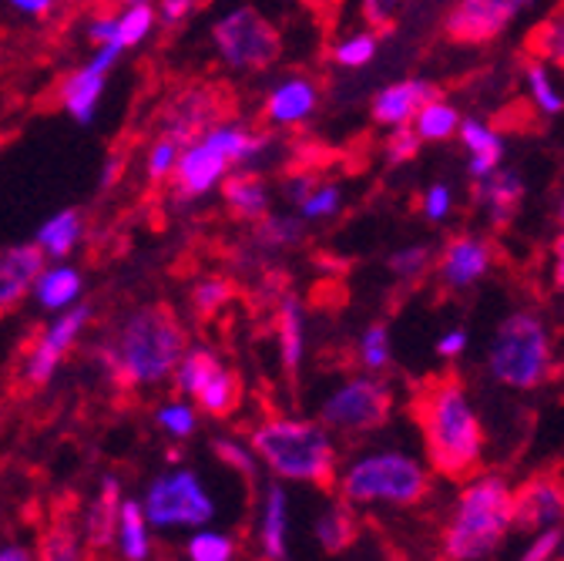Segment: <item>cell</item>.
<instances>
[{
    "instance_id": "5",
    "label": "cell",
    "mask_w": 564,
    "mask_h": 561,
    "mask_svg": "<svg viewBox=\"0 0 564 561\" xmlns=\"http://www.w3.org/2000/svg\"><path fill=\"white\" fill-rule=\"evenodd\" d=\"M434 490L431 467L406 451H370L352 461L339 477V498L349 505H390L413 508Z\"/></svg>"
},
{
    "instance_id": "15",
    "label": "cell",
    "mask_w": 564,
    "mask_h": 561,
    "mask_svg": "<svg viewBox=\"0 0 564 561\" xmlns=\"http://www.w3.org/2000/svg\"><path fill=\"white\" fill-rule=\"evenodd\" d=\"M44 256L47 252L41 242L0 249V316L11 313L28 296V290L37 287L44 272Z\"/></svg>"
},
{
    "instance_id": "53",
    "label": "cell",
    "mask_w": 564,
    "mask_h": 561,
    "mask_svg": "<svg viewBox=\"0 0 564 561\" xmlns=\"http://www.w3.org/2000/svg\"><path fill=\"white\" fill-rule=\"evenodd\" d=\"M464 349H467V333L464 330H447L437 339V357H444V360H457Z\"/></svg>"
},
{
    "instance_id": "14",
    "label": "cell",
    "mask_w": 564,
    "mask_h": 561,
    "mask_svg": "<svg viewBox=\"0 0 564 561\" xmlns=\"http://www.w3.org/2000/svg\"><path fill=\"white\" fill-rule=\"evenodd\" d=\"M121 51H124V47H121L118 41H108V44L98 47V54H95V61H91L88 67H82V72H75L70 78H64V85H61V101H64L67 115L75 118V121L88 125V121L95 118L98 98H101V91H105V75L111 72V64L118 61Z\"/></svg>"
},
{
    "instance_id": "6",
    "label": "cell",
    "mask_w": 564,
    "mask_h": 561,
    "mask_svg": "<svg viewBox=\"0 0 564 561\" xmlns=\"http://www.w3.org/2000/svg\"><path fill=\"white\" fill-rule=\"evenodd\" d=\"M487 374L508 390H538L554 374L551 333L538 313L518 310L505 316L487 346Z\"/></svg>"
},
{
    "instance_id": "46",
    "label": "cell",
    "mask_w": 564,
    "mask_h": 561,
    "mask_svg": "<svg viewBox=\"0 0 564 561\" xmlns=\"http://www.w3.org/2000/svg\"><path fill=\"white\" fill-rule=\"evenodd\" d=\"M561 541H564V525H547L541 531H534V541L524 548V561H547V558H557L561 551Z\"/></svg>"
},
{
    "instance_id": "44",
    "label": "cell",
    "mask_w": 564,
    "mask_h": 561,
    "mask_svg": "<svg viewBox=\"0 0 564 561\" xmlns=\"http://www.w3.org/2000/svg\"><path fill=\"white\" fill-rule=\"evenodd\" d=\"M178 159H182V145L175 142V138H169V134H162L159 142L152 145V152H149V179L152 182H165V179H172L175 175V169H178Z\"/></svg>"
},
{
    "instance_id": "2",
    "label": "cell",
    "mask_w": 564,
    "mask_h": 561,
    "mask_svg": "<svg viewBox=\"0 0 564 561\" xmlns=\"http://www.w3.org/2000/svg\"><path fill=\"white\" fill-rule=\"evenodd\" d=\"M185 354H188V336L175 310L165 303H152L134 310L124 320L118 343L105 349L101 360L115 377V384L145 387L172 377Z\"/></svg>"
},
{
    "instance_id": "24",
    "label": "cell",
    "mask_w": 564,
    "mask_h": 561,
    "mask_svg": "<svg viewBox=\"0 0 564 561\" xmlns=\"http://www.w3.org/2000/svg\"><path fill=\"white\" fill-rule=\"evenodd\" d=\"M290 518V498L282 484H269L265 487V501H262V518H259V551L265 558H286V521Z\"/></svg>"
},
{
    "instance_id": "11",
    "label": "cell",
    "mask_w": 564,
    "mask_h": 561,
    "mask_svg": "<svg viewBox=\"0 0 564 561\" xmlns=\"http://www.w3.org/2000/svg\"><path fill=\"white\" fill-rule=\"evenodd\" d=\"M528 8L531 0H457L444 21V34L454 44L480 47L498 41Z\"/></svg>"
},
{
    "instance_id": "4",
    "label": "cell",
    "mask_w": 564,
    "mask_h": 561,
    "mask_svg": "<svg viewBox=\"0 0 564 561\" xmlns=\"http://www.w3.org/2000/svg\"><path fill=\"white\" fill-rule=\"evenodd\" d=\"M259 461L279 477L329 490L339 484L336 477V444L329 428L300 417H265L249 434Z\"/></svg>"
},
{
    "instance_id": "57",
    "label": "cell",
    "mask_w": 564,
    "mask_h": 561,
    "mask_svg": "<svg viewBox=\"0 0 564 561\" xmlns=\"http://www.w3.org/2000/svg\"><path fill=\"white\" fill-rule=\"evenodd\" d=\"M24 558H31V551H24V548H4V551H0V561H24Z\"/></svg>"
},
{
    "instance_id": "47",
    "label": "cell",
    "mask_w": 564,
    "mask_h": 561,
    "mask_svg": "<svg viewBox=\"0 0 564 561\" xmlns=\"http://www.w3.org/2000/svg\"><path fill=\"white\" fill-rule=\"evenodd\" d=\"M159 424L175 438H188L195 431V410L188 403H169L159 410Z\"/></svg>"
},
{
    "instance_id": "34",
    "label": "cell",
    "mask_w": 564,
    "mask_h": 561,
    "mask_svg": "<svg viewBox=\"0 0 564 561\" xmlns=\"http://www.w3.org/2000/svg\"><path fill=\"white\" fill-rule=\"evenodd\" d=\"M303 236H306V229H303V219H296V216H269L265 213L256 223V242L265 249H290Z\"/></svg>"
},
{
    "instance_id": "32",
    "label": "cell",
    "mask_w": 564,
    "mask_h": 561,
    "mask_svg": "<svg viewBox=\"0 0 564 561\" xmlns=\"http://www.w3.org/2000/svg\"><path fill=\"white\" fill-rule=\"evenodd\" d=\"M78 236H82V213H78V208H64V213H57L54 219H47L41 226L37 242L51 256H67L70 249H75Z\"/></svg>"
},
{
    "instance_id": "36",
    "label": "cell",
    "mask_w": 564,
    "mask_h": 561,
    "mask_svg": "<svg viewBox=\"0 0 564 561\" xmlns=\"http://www.w3.org/2000/svg\"><path fill=\"white\" fill-rule=\"evenodd\" d=\"M152 28H155V8L152 4H131V8H124V14L115 24V41L121 47H134L152 34Z\"/></svg>"
},
{
    "instance_id": "45",
    "label": "cell",
    "mask_w": 564,
    "mask_h": 561,
    "mask_svg": "<svg viewBox=\"0 0 564 561\" xmlns=\"http://www.w3.org/2000/svg\"><path fill=\"white\" fill-rule=\"evenodd\" d=\"M212 451H216V457L223 461V464H229L232 471H239L242 477H252L256 474V451H252V444L249 447H242L239 441H232V438H223V441H216L212 444Z\"/></svg>"
},
{
    "instance_id": "13",
    "label": "cell",
    "mask_w": 564,
    "mask_h": 561,
    "mask_svg": "<svg viewBox=\"0 0 564 561\" xmlns=\"http://www.w3.org/2000/svg\"><path fill=\"white\" fill-rule=\"evenodd\" d=\"M490 266H494V242L484 239V236H470V233L454 236V239L444 246L441 262H437V269H441V283H444L447 290H454V293L477 287L480 279L490 272Z\"/></svg>"
},
{
    "instance_id": "25",
    "label": "cell",
    "mask_w": 564,
    "mask_h": 561,
    "mask_svg": "<svg viewBox=\"0 0 564 561\" xmlns=\"http://www.w3.org/2000/svg\"><path fill=\"white\" fill-rule=\"evenodd\" d=\"M357 505H349L346 498H339V501H333L319 518H316V528H313V535H316V541H319V548L326 551V554H339V551H346L352 541H357V535H360V518H357V511H352Z\"/></svg>"
},
{
    "instance_id": "48",
    "label": "cell",
    "mask_w": 564,
    "mask_h": 561,
    "mask_svg": "<svg viewBox=\"0 0 564 561\" xmlns=\"http://www.w3.org/2000/svg\"><path fill=\"white\" fill-rule=\"evenodd\" d=\"M451 205H454V195H451V188L444 182H434L427 188V195H423V213H427V219H434V223L447 219Z\"/></svg>"
},
{
    "instance_id": "59",
    "label": "cell",
    "mask_w": 564,
    "mask_h": 561,
    "mask_svg": "<svg viewBox=\"0 0 564 561\" xmlns=\"http://www.w3.org/2000/svg\"><path fill=\"white\" fill-rule=\"evenodd\" d=\"M131 4H152V0H124V8H131Z\"/></svg>"
},
{
    "instance_id": "39",
    "label": "cell",
    "mask_w": 564,
    "mask_h": 561,
    "mask_svg": "<svg viewBox=\"0 0 564 561\" xmlns=\"http://www.w3.org/2000/svg\"><path fill=\"white\" fill-rule=\"evenodd\" d=\"M232 283L223 276H212V279H202V283L192 290V310L208 320V316H216L226 303H232Z\"/></svg>"
},
{
    "instance_id": "58",
    "label": "cell",
    "mask_w": 564,
    "mask_h": 561,
    "mask_svg": "<svg viewBox=\"0 0 564 561\" xmlns=\"http://www.w3.org/2000/svg\"><path fill=\"white\" fill-rule=\"evenodd\" d=\"M557 223L564 226V195H561V202H557Z\"/></svg>"
},
{
    "instance_id": "55",
    "label": "cell",
    "mask_w": 564,
    "mask_h": 561,
    "mask_svg": "<svg viewBox=\"0 0 564 561\" xmlns=\"http://www.w3.org/2000/svg\"><path fill=\"white\" fill-rule=\"evenodd\" d=\"M554 287L564 293V233L554 239Z\"/></svg>"
},
{
    "instance_id": "3",
    "label": "cell",
    "mask_w": 564,
    "mask_h": 561,
    "mask_svg": "<svg viewBox=\"0 0 564 561\" xmlns=\"http://www.w3.org/2000/svg\"><path fill=\"white\" fill-rule=\"evenodd\" d=\"M514 528V487L501 474L467 477L454 515L441 538V554L451 561H480L498 554Z\"/></svg>"
},
{
    "instance_id": "52",
    "label": "cell",
    "mask_w": 564,
    "mask_h": 561,
    "mask_svg": "<svg viewBox=\"0 0 564 561\" xmlns=\"http://www.w3.org/2000/svg\"><path fill=\"white\" fill-rule=\"evenodd\" d=\"M316 185H319V175H313V172H296V175L286 179V198L300 205Z\"/></svg>"
},
{
    "instance_id": "7",
    "label": "cell",
    "mask_w": 564,
    "mask_h": 561,
    "mask_svg": "<svg viewBox=\"0 0 564 561\" xmlns=\"http://www.w3.org/2000/svg\"><path fill=\"white\" fill-rule=\"evenodd\" d=\"M269 149V138L246 125H216L182 149L178 169L172 175L182 198H198L208 188L223 185L232 165H252Z\"/></svg>"
},
{
    "instance_id": "9",
    "label": "cell",
    "mask_w": 564,
    "mask_h": 561,
    "mask_svg": "<svg viewBox=\"0 0 564 561\" xmlns=\"http://www.w3.org/2000/svg\"><path fill=\"white\" fill-rule=\"evenodd\" d=\"M393 413V390L370 377H352L343 387H336L323 403H319V424L329 428V434H370L380 431Z\"/></svg>"
},
{
    "instance_id": "18",
    "label": "cell",
    "mask_w": 564,
    "mask_h": 561,
    "mask_svg": "<svg viewBox=\"0 0 564 561\" xmlns=\"http://www.w3.org/2000/svg\"><path fill=\"white\" fill-rule=\"evenodd\" d=\"M431 98H437V88L431 82H420V78L393 82V85H387L373 98V121L387 125V128L410 125L416 118V111L427 105Z\"/></svg>"
},
{
    "instance_id": "16",
    "label": "cell",
    "mask_w": 564,
    "mask_h": 561,
    "mask_svg": "<svg viewBox=\"0 0 564 561\" xmlns=\"http://www.w3.org/2000/svg\"><path fill=\"white\" fill-rule=\"evenodd\" d=\"M219 115H223V101H219L216 91H208V88H192V91H185V95L165 111L162 134L175 138V142L185 149V145L195 142V138H202L212 125H216Z\"/></svg>"
},
{
    "instance_id": "51",
    "label": "cell",
    "mask_w": 564,
    "mask_h": 561,
    "mask_svg": "<svg viewBox=\"0 0 564 561\" xmlns=\"http://www.w3.org/2000/svg\"><path fill=\"white\" fill-rule=\"evenodd\" d=\"M198 4H202V0H159V14H162L165 24H178V21H185Z\"/></svg>"
},
{
    "instance_id": "12",
    "label": "cell",
    "mask_w": 564,
    "mask_h": 561,
    "mask_svg": "<svg viewBox=\"0 0 564 561\" xmlns=\"http://www.w3.org/2000/svg\"><path fill=\"white\" fill-rule=\"evenodd\" d=\"M547 525H564V471H541L514 487V528L541 531Z\"/></svg>"
},
{
    "instance_id": "49",
    "label": "cell",
    "mask_w": 564,
    "mask_h": 561,
    "mask_svg": "<svg viewBox=\"0 0 564 561\" xmlns=\"http://www.w3.org/2000/svg\"><path fill=\"white\" fill-rule=\"evenodd\" d=\"M397 8H400V0H364V21L373 31H387L397 18Z\"/></svg>"
},
{
    "instance_id": "42",
    "label": "cell",
    "mask_w": 564,
    "mask_h": 561,
    "mask_svg": "<svg viewBox=\"0 0 564 561\" xmlns=\"http://www.w3.org/2000/svg\"><path fill=\"white\" fill-rule=\"evenodd\" d=\"M420 145H423V138L416 134L413 125H397V128H390V138H387L383 152H387L390 165H406V162L416 159Z\"/></svg>"
},
{
    "instance_id": "56",
    "label": "cell",
    "mask_w": 564,
    "mask_h": 561,
    "mask_svg": "<svg viewBox=\"0 0 564 561\" xmlns=\"http://www.w3.org/2000/svg\"><path fill=\"white\" fill-rule=\"evenodd\" d=\"M11 4L24 14H47L54 0H11Z\"/></svg>"
},
{
    "instance_id": "60",
    "label": "cell",
    "mask_w": 564,
    "mask_h": 561,
    "mask_svg": "<svg viewBox=\"0 0 564 561\" xmlns=\"http://www.w3.org/2000/svg\"><path fill=\"white\" fill-rule=\"evenodd\" d=\"M557 558H564V541H561V551H557Z\"/></svg>"
},
{
    "instance_id": "21",
    "label": "cell",
    "mask_w": 564,
    "mask_h": 561,
    "mask_svg": "<svg viewBox=\"0 0 564 561\" xmlns=\"http://www.w3.org/2000/svg\"><path fill=\"white\" fill-rule=\"evenodd\" d=\"M275 336H279V360L290 380L300 377L303 357H306V313L296 296H286L279 303L275 316Z\"/></svg>"
},
{
    "instance_id": "54",
    "label": "cell",
    "mask_w": 564,
    "mask_h": 561,
    "mask_svg": "<svg viewBox=\"0 0 564 561\" xmlns=\"http://www.w3.org/2000/svg\"><path fill=\"white\" fill-rule=\"evenodd\" d=\"M115 24H118V18L95 21V24H91V41H95V44H108V41H115Z\"/></svg>"
},
{
    "instance_id": "40",
    "label": "cell",
    "mask_w": 564,
    "mask_h": 561,
    "mask_svg": "<svg viewBox=\"0 0 564 561\" xmlns=\"http://www.w3.org/2000/svg\"><path fill=\"white\" fill-rule=\"evenodd\" d=\"M377 47H380L377 34H357V37H346L343 44H336L333 61L339 67H352V72H357V67H367L377 57Z\"/></svg>"
},
{
    "instance_id": "41",
    "label": "cell",
    "mask_w": 564,
    "mask_h": 561,
    "mask_svg": "<svg viewBox=\"0 0 564 561\" xmlns=\"http://www.w3.org/2000/svg\"><path fill=\"white\" fill-rule=\"evenodd\" d=\"M339 202H343L339 188L329 185V182H319L296 208H300V216H303V219H329V216L339 213Z\"/></svg>"
},
{
    "instance_id": "33",
    "label": "cell",
    "mask_w": 564,
    "mask_h": 561,
    "mask_svg": "<svg viewBox=\"0 0 564 561\" xmlns=\"http://www.w3.org/2000/svg\"><path fill=\"white\" fill-rule=\"evenodd\" d=\"M528 47H531L534 57L551 61V64H557L561 72H564V11H557V14H551L547 21H541V24L531 31Z\"/></svg>"
},
{
    "instance_id": "38",
    "label": "cell",
    "mask_w": 564,
    "mask_h": 561,
    "mask_svg": "<svg viewBox=\"0 0 564 561\" xmlns=\"http://www.w3.org/2000/svg\"><path fill=\"white\" fill-rule=\"evenodd\" d=\"M185 554L192 561H229L236 558V541L223 531H212V528H202L188 538V548Z\"/></svg>"
},
{
    "instance_id": "23",
    "label": "cell",
    "mask_w": 564,
    "mask_h": 561,
    "mask_svg": "<svg viewBox=\"0 0 564 561\" xmlns=\"http://www.w3.org/2000/svg\"><path fill=\"white\" fill-rule=\"evenodd\" d=\"M460 142L470 155V179H487L505 162V138L484 121H460Z\"/></svg>"
},
{
    "instance_id": "28",
    "label": "cell",
    "mask_w": 564,
    "mask_h": 561,
    "mask_svg": "<svg viewBox=\"0 0 564 561\" xmlns=\"http://www.w3.org/2000/svg\"><path fill=\"white\" fill-rule=\"evenodd\" d=\"M149 515H145V505L138 501H124L121 505V518H118V544H121V554L128 561H141L152 554V544H149Z\"/></svg>"
},
{
    "instance_id": "35",
    "label": "cell",
    "mask_w": 564,
    "mask_h": 561,
    "mask_svg": "<svg viewBox=\"0 0 564 561\" xmlns=\"http://www.w3.org/2000/svg\"><path fill=\"white\" fill-rule=\"evenodd\" d=\"M524 82L531 88V98H534V108L544 111V115H561L564 111V95L554 88L551 75H547V67L541 57H531L524 64Z\"/></svg>"
},
{
    "instance_id": "31",
    "label": "cell",
    "mask_w": 564,
    "mask_h": 561,
    "mask_svg": "<svg viewBox=\"0 0 564 561\" xmlns=\"http://www.w3.org/2000/svg\"><path fill=\"white\" fill-rule=\"evenodd\" d=\"M219 370H223L219 354H212V349H188V354L182 357V364H178V370H175V384H178L182 393L195 397Z\"/></svg>"
},
{
    "instance_id": "17",
    "label": "cell",
    "mask_w": 564,
    "mask_h": 561,
    "mask_svg": "<svg viewBox=\"0 0 564 561\" xmlns=\"http://www.w3.org/2000/svg\"><path fill=\"white\" fill-rule=\"evenodd\" d=\"M88 320H91V310H88V306H78V310L64 313V316L34 343L31 357H28V380H31V384H44V380L57 370L61 357L70 349V343L78 339V333L85 330Z\"/></svg>"
},
{
    "instance_id": "19",
    "label": "cell",
    "mask_w": 564,
    "mask_h": 561,
    "mask_svg": "<svg viewBox=\"0 0 564 561\" xmlns=\"http://www.w3.org/2000/svg\"><path fill=\"white\" fill-rule=\"evenodd\" d=\"M521 198H524V179L511 169H498L487 179H477V202L484 205L487 223L494 229H505L514 223Z\"/></svg>"
},
{
    "instance_id": "8",
    "label": "cell",
    "mask_w": 564,
    "mask_h": 561,
    "mask_svg": "<svg viewBox=\"0 0 564 561\" xmlns=\"http://www.w3.org/2000/svg\"><path fill=\"white\" fill-rule=\"evenodd\" d=\"M212 44L236 72H265L282 57L279 28L252 4H242L212 24Z\"/></svg>"
},
{
    "instance_id": "22",
    "label": "cell",
    "mask_w": 564,
    "mask_h": 561,
    "mask_svg": "<svg viewBox=\"0 0 564 561\" xmlns=\"http://www.w3.org/2000/svg\"><path fill=\"white\" fill-rule=\"evenodd\" d=\"M223 202L246 223H259L269 213V185L259 172H232L223 179Z\"/></svg>"
},
{
    "instance_id": "30",
    "label": "cell",
    "mask_w": 564,
    "mask_h": 561,
    "mask_svg": "<svg viewBox=\"0 0 564 561\" xmlns=\"http://www.w3.org/2000/svg\"><path fill=\"white\" fill-rule=\"evenodd\" d=\"M37 300L47 306V310H64L70 300L82 293V276L78 269H67V266H57V269H44L37 287H34Z\"/></svg>"
},
{
    "instance_id": "1",
    "label": "cell",
    "mask_w": 564,
    "mask_h": 561,
    "mask_svg": "<svg viewBox=\"0 0 564 561\" xmlns=\"http://www.w3.org/2000/svg\"><path fill=\"white\" fill-rule=\"evenodd\" d=\"M410 417L420 428L434 474L447 481L474 477L484 457V424L457 370L423 377L410 393Z\"/></svg>"
},
{
    "instance_id": "50",
    "label": "cell",
    "mask_w": 564,
    "mask_h": 561,
    "mask_svg": "<svg viewBox=\"0 0 564 561\" xmlns=\"http://www.w3.org/2000/svg\"><path fill=\"white\" fill-rule=\"evenodd\" d=\"M47 548L41 551L44 558H78V541H75V535H67V531H54V535H47V541H44Z\"/></svg>"
},
{
    "instance_id": "37",
    "label": "cell",
    "mask_w": 564,
    "mask_h": 561,
    "mask_svg": "<svg viewBox=\"0 0 564 561\" xmlns=\"http://www.w3.org/2000/svg\"><path fill=\"white\" fill-rule=\"evenodd\" d=\"M360 364H364L367 374H383L393 364V357H390V333H387L383 323H373V326L364 330V336H360Z\"/></svg>"
},
{
    "instance_id": "43",
    "label": "cell",
    "mask_w": 564,
    "mask_h": 561,
    "mask_svg": "<svg viewBox=\"0 0 564 561\" xmlns=\"http://www.w3.org/2000/svg\"><path fill=\"white\" fill-rule=\"evenodd\" d=\"M431 246H423V242H416V246H406V249H397L390 259H387V266H390V272L393 276H400V279H416V276H423L431 269Z\"/></svg>"
},
{
    "instance_id": "26",
    "label": "cell",
    "mask_w": 564,
    "mask_h": 561,
    "mask_svg": "<svg viewBox=\"0 0 564 561\" xmlns=\"http://www.w3.org/2000/svg\"><path fill=\"white\" fill-rule=\"evenodd\" d=\"M118 518H121V487H118L115 477H108V481L101 484V495H98V501L91 505L88 525H85L88 544H91L95 551H101V548H108V544L115 541V535H118Z\"/></svg>"
},
{
    "instance_id": "27",
    "label": "cell",
    "mask_w": 564,
    "mask_h": 561,
    "mask_svg": "<svg viewBox=\"0 0 564 561\" xmlns=\"http://www.w3.org/2000/svg\"><path fill=\"white\" fill-rule=\"evenodd\" d=\"M195 403L208 417H229L232 410H239V403H242V380H239V374H232L229 367H223L216 377H212L195 393Z\"/></svg>"
},
{
    "instance_id": "20",
    "label": "cell",
    "mask_w": 564,
    "mask_h": 561,
    "mask_svg": "<svg viewBox=\"0 0 564 561\" xmlns=\"http://www.w3.org/2000/svg\"><path fill=\"white\" fill-rule=\"evenodd\" d=\"M316 101H319V95H316L313 82L286 78L269 91V98L262 105V118L272 125H300L316 111Z\"/></svg>"
},
{
    "instance_id": "10",
    "label": "cell",
    "mask_w": 564,
    "mask_h": 561,
    "mask_svg": "<svg viewBox=\"0 0 564 561\" xmlns=\"http://www.w3.org/2000/svg\"><path fill=\"white\" fill-rule=\"evenodd\" d=\"M145 515L155 528H202L216 518V501L208 498L195 471L162 474L145 498Z\"/></svg>"
},
{
    "instance_id": "29",
    "label": "cell",
    "mask_w": 564,
    "mask_h": 561,
    "mask_svg": "<svg viewBox=\"0 0 564 561\" xmlns=\"http://www.w3.org/2000/svg\"><path fill=\"white\" fill-rule=\"evenodd\" d=\"M413 128H416V134L423 138V142H447L454 131H460V111L437 95L416 111Z\"/></svg>"
}]
</instances>
